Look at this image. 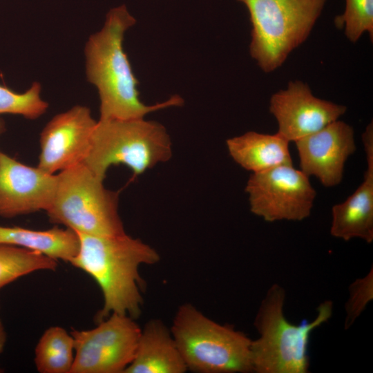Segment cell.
Returning a JSON list of instances; mask_svg holds the SVG:
<instances>
[{
  "label": "cell",
  "instance_id": "22",
  "mask_svg": "<svg viewBox=\"0 0 373 373\" xmlns=\"http://www.w3.org/2000/svg\"><path fill=\"white\" fill-rule=\"evenodd\" d=\"M373 299V269L363 277L355 280L349 287V297L345 303L344 327L350 328Z\"/></svg>",
  "mask_w": 373,
  "mask_h": 373
},
{
  "label": "cell",
  "instance_id": "18",
  "mask_svg": "<svg viewBox=\"0 0 373 373\" xmlns=\"http://www.w3.org/2000/svg\"><path fill=\"white\" fill-rule=\"evenodd\" d=\"M75 358L74 339L59 327L48 328L35 350V363L41 373H70Z\"/></svg>",
  "mask_w": 373,
  "mask_h": 373
},
{
  "label": "cell",
  "instance_id": "16",
  "mask_svg": "<svg viewBox=\"0 0 373 373\" xmlns=\"http://www.w3.org/2000/svg\"><path fill=\"white\" fill-rule=\"evenodd\" d=\"M289 143L278 133L269 135L255 131L247 132L226 142L232 159L253 173L281 165H292Z\"/></svg>",
  "mask_w": 373,
  "mask_h": 373
},
{
  "label": "cell",
  "instance_id": "23",
  "mask_svg": "<svg viewBox=\"0 0 373 373\" xmlns=\"http://www.w3.org/2000/svg\"><path fill=\"white\" fill-rule=\"evenodd\" d=\"M6 341V334L0 318V354L3 352Z\"/></svg>",
  "mask_w": 373,
  "mask_h": 373
},
{
  "label": "cell",
  "instance_id": "24",
  "mask_svg": "<svg viewBox=\"0 0 373 373\" xmlns=\"http://www.w3.org/2000/svg\"><path fill=\"white\" fill-rule=\"evenodd\" d=\"M5 131V125L3 122L0 119V135L3 133Z\"/></svg>",
  "mask_w": 373,
  "mask_h": 373
},
{
  "label": "cell",
  "instance_id": "1",
  "mask_svg": "<svg viewBox=\"0 0 373 373\" xmlns=\"http://www.w3.org/2000/svg\"><path fill=\"white\" fill-rule=\"evenodd\" d=\"M135 21L124 5L112 8L102 30L86 44V77L98 90L99 119H141L149 113L184 103L179 95L154 105H146L140 99L138 82L122 47L125 32Z\"/></svg>",
  "mask_w": 373,
  "mask_h": 373
},
{
  "label": "cell",
  "instance_id": "7",
  "mask_svg": "<svg viewBox=\"0 0 373 373\" xmlns=\"http://www.w3.org/2000/svg\"><path fill=\"white\" fill-rule=\"evenodd\" d=\"M55 195L46 211L53 223L77 233L102 236L125 234L118 213L119 193L107 189L84 163L57 175Z\"/></svg>",
  "mask_w": 373,
  "mask_h": 373
},
{
  "label": "cell",
  "instance_id": "2",
  "mask_svg": "<svg viewBox=\"0 0 373 373\" xmlns=\"http://www.w3.org/2000/svg\"><path fill=\"white\" fill-rule=\"evenodd\" d=\"M77 233L79 249L70 263L91 276L102 290L104 305L96 315L97 323L111 314L138 318L143 304L140 267L159 262L157 251L126 233L114 236Z\"/></svg>",
  "mask_w": 373,
  "mask_h": 373
},
{
  "label": "cell",
  "instance_id": "21",
  "mask_svg": "<svg viewBox=\"0 0 373 373\" xmlns=\"http://www.w3.org/2000/svg\"><path fill=\"white\" fill-rule=\"evenodd\" d=\"M334 24L350 41L356 43L364 32L373 38V0H345V9L336 16Z\"/></svg>",
  "mask_w": 373,
  "mask_h": 373
},
{
  "label": "cell",
  "instance_id": "12",
  "mask_svg": "<svg viewBox=\"0 0 373 373\" xmlns=\"http://www.w3.org/2000/svg\"><path fill=\"white\" fill-rule=\"evenodd\" d=\"M57 182V175L27 166L0 151V216L13 218L46 211Z\"/></svg>",
  "mask_w": 373,
  "mask_h": 373
},
{
  "label": "cell",
  "instance_id": "4",
  "mask_svg": "<svg viewBox=\"0 0 373 373\" xmlns=\"http://www.w3.org/2000/svg\"><path fill=\"white\" fill-rule=\"evenodd\" d=\"M171 332L187 370L198 373L253 372L251 340L242 332L209 318L191 304L178 309Z\"/></svg>",
  "mask_w": 373,
  "mask_h": 373
},
{
  "label": "cell",
  "instance_id": "6",
  "mask_svg": "<svg viewBox=\"0 0 373 373\" xmlns=\"http://www.w3.org/2000/svg\"><path fill=\"white\" fill-rule=\"evenodd\" d=\"M251 23V57L265 73L278 68L309 36L327 0H237Z\"/></svg>",
  "mask_w": 373,
  "mask_h": 373
},
{
  "label": "cell",
  "instance_id": "20",
  "mask_svg": "<svg viewBox=\"0 0 373 373\" xmlns=\"http://www.w3.org/2000/svg\"><path fill=\"white\" fill-rule=\"evenodd\" d=\"M41 85L34 82L31 87L18 93L7 86L0 85V114L20 115L34 119L42 115L48 104L40 96Z\"/></svg>",
  "mask_w": 373,
  "mask_h": 373
},
{
  "label": "cell",
  "instance_id": "10",
  "mask_svg": "<svg viewBox=\"0 0 373 373\" xmlns=\"http://www.w3.org/2000/svg\"><path fill=\"white\" fill-rule=\"evenodd\" d=\"M97 122L79 105L55 115L41 133L38 167L54 174L83 163Z\"/></svg>",
  "mask_w": 373,
  "mask_h": 373
},
{
  "label": "cell",
  "instance_id": "13",
  "mask_svg": "<svg viewBox=\"0 0 373 373\" xmlns=\"http://www.w3.org/2000/svg\"><path fill=\"white\" fill-rule=\"evenodd\" d=\"M295 144L300 171L316 177L326 187L341 182L345 162L356 148L353 128L338 119Z\"/></svg>",
  "mask_w": 373,
  "mask_h": 373
},
{
  "label": "cell",
  "instance_id": "8",
  "mask_svg": "<svg viewBox=\"0 0 373 373\" xmlns=\"http://www.w3.org/2000/svg\"><path fill=\"white\" fill-rule=\"evenodd\" d=\"M135 319L111 314L88 330L73 329L70 373H124L136 352L142 328Z\"/></svg>",
  "mask_w": 373,
  "mask_h": 373
},
{
  "label": "cell",
  "instance_id": "14",
  "mask_svg": "<svg viewBox=\"0 0 373 373\" xmlns=\"http://www.w3.org/2000/svg\"><path fill=\"white\" fill-rule=\"evenodd\" d=\"M367 168L364 179L354 193L332 209L330 233L348 241L361 238L373 241V125L369 124L362 135Z\"/></svg>",
  "mask_w": 373,
  "mask_h": 373
},
{
  "label": "cell",
  "instance_id": "17",
  "mask_svg": "<svg viewBox=\"0 0 373 373\" xmlns=\"http://www.w3.org/2000/svg\"><path fill=\"white\" fill-rule=\"evenodd\" d=\"M0 244L20 247L57 261L70 262L78 254L80 241L78 233L67 227L37 231L0 226Z\"/></svg>",
  "mask_w": 373,
  "mask_h": 373
},
{
  "label": "cell",
  "instance_id": "11",
  "mask_svg": "<svg viewBox=\"0 0 373 373\" xmlns=\"http://www.w3.org/2000/svg\"><path fill=\"white\" fill-rule=\"evenodd\" d=\"M346 106L315 97L302 81L289 82L287 88L273 94L269 111L275 117L279 135L289 142L311 135L337 120Z\"/></svg>",
  "mask_w": 373,
  "mask_h": 373
},
{
  "label": "cell",
  "instance_id": "15",
  "mask_svg": "<svg viewBox=\"0 0 373 373\" xmlns=\"http://www.w3.org/2000/svg\"><path fill=\"white\" fill-rule=\"evenodd\" d=\"M187 367L174 338L160 320L146 323L135 356L124 373H184Z\"/></svg>",
  "mask_w": 373,
  "mask_h": 373
},
{
  "label": "cell",
  "instance_id": "9",
  "mask_svg": "<svg viewBox=\"0 0 373 373\" xmlns=\"http://www.w3.org/2000/svg\"><path fill=\"white\" fill-rule=\"evenodd\" d=\"M245 191L251 211L267 222L305 219L316 195L309 177L292 165L252 173Z\"/></svg>",
  "mask_w": 373,
  "mask_h": 373
},
{
  "label": "cell",
  "instance_id": "5",
  "mask_svg": "<svg viewBox=\"0 0 373 373\" xmlns=\"http://www.w3.org/2000/svg\"><path fill=\"white\" fill-rule=\"evenodd\" d=\"M172 154L171 137L159 122L144 118L99 119L83 163L102 180L108 168L117 164L128 166L135 178L169 161Z\"/></svg>",
  "mask_w": 373,
  "mask_h": 373
},
{
  "label": "cell",
  "instance_id": "3",
  "mask_svg": "<svg viewBox=\"0 0 373 373\" xmlns=\"http://www.w3.org/2000/svg\"><path fill=\"white\" fill-rule=\"evenodd\" d=\"M285 296L284 288L274 283L260 304L254 322L259 336L251 340L250 347L254 372H308L310 335L332 316L333 303L326 300L319 304L312 321L292 324L285 316Z\"/></svg>",
  "mask_w": 373,
  "mask_h": 373
},
{
  "label": "cell",
  "instance_id": "19",
  "mask_svg": "<svg viewBox=\"0 0 373 373\" xmlns=\"http://www.w3.org/2000/svg\"><path fill=\"white\" fill-rule=\"evenodd\" d=\"M57 261L20 247L0 244V289L30 273L55 270Z\"/></svg>",
  "mask_w": 373,
  "mask_h": 373
}]
</instances>
